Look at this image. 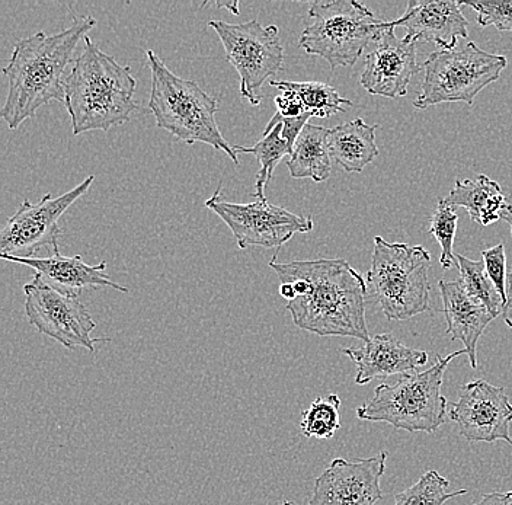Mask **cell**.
<instances>
[{
  "mask_svg": "<svg viewBox=\"0 0 512 505\" xmlns=\"http://www.w3.org/2000/svg\"><path fill=\"white\" fill-rule=\"evenodd\" d=\"M438 289L443 299L444 315H446L448 326L446 335H450L453 341H462L464 350L469 356L470 367L476 369L479 340L486 326L495 318L485 306L480 305L467 294L462 280H440Z\"/></svg>",
  "mask_w": 512,
  "mask_h": 505,
  "instance_id": "d6986e66",
  "label": "cell"
},
{
  "mask_svg": "<svg viewBox=\"0 0 512 505\" xmlns=\"http://www.w3.org/2000/svg\"><path fill=\"white\" fill-rule=\"evenodd\" d=\"M482 261L485 264L486 273L498 290L502 302L507 303V257H505V245L499 244L494 248L482 251Z\"/></svg>",
  "mask_w": 512,
  "mask_h": 505,
  "instance_id": "f546056e",
  "label": "cell"
},
{
  "mask_svg": "<svg viewBox=\"0 0 512 505\" xmlns=\"http://www.w3.org/2000/svg\"><path fill=\"white\" fill-rule=\"evenodd\" d=\"M463 354H467L464 348L447 357L438 356L434 366L424 372L406 373L395 385L382 383L374 389L373 399L357 408V417L411 433H434L448 421L447 399L441 393L444 373L448 364Z\"/></svg>",
  "mask_w": 512,
  "mask_h": 505,
  "instance_id": "5b68a950",
  "label": "cell"
},
{
  "mask_svg": "<svg viewBox=\"0 0 512 505\" xmlns=\"http://www.w3.org/2000/svg\"><path fill=\"white\" fill-rule=\"evenodd\" d=\"M220 193L222 185L208 198L206 207L226 223L240 249L248 246L280 248L296 233H307L313 229L312 217L299 216L268 201L229 203L222 200Z\"/></svg>",
  "mask_w": 512,
  "mask_h": 505,
  "instance_id": "7c38bea8",
  "label": "cell"
},
{
  "mask_svg": "<svg viewBox=\"0 0 512 505\" xmlns=\"http://www.w3.org/2000/svg\"><path fill=\"white\" fill-rule=\"evenodd\" d=\"M24 294L25 315L41 334L69 350L82 347L94 353L95 344L104 343V338L91 337L96 322L78 297L53 289L38 274L25 284Z\"/></svg>",
  "mask_w": 512,
  "mask_h": 505,
  "instance_id": "8fae6325",
  "label": "cell"
},
{
  "mask_svg": "<svg viewBox=\"0 0 512 505\" xmlns=\"http://www.w3.org/2000/svg\"><path fill=\"white\" fill-rule=\"evenodd\" d=\"M460 2L454 0H409L402 17L390 22L406 28L408 43H432L441 51L456 50L460 38H467V19Z\"/></svg>",
  "mask_w": 512,
  "mask_h": 505,
  "instance_id": "2e32d148",
  "label": "cell"
},
{
  "mask_svg": "<svg viewBox=\"0 0 512 505\" xmlns=\"http://www.w3.org/2000/svg\"><path fill=\"white\" fill-rule=\"evenodd\" d=\"M2 260L27 265L35 270V273L43 278L48 286L59 290L60 293L67 294V296L79 297L83 290L105 289V287H111L121 293H128L127 287L115 283L105 273L107 270L105 261L98 265H89L82 260L80 255L64 257L60 252L46 258L2 257Z\"/></svg>",
  "mask_w": 512,
  "mask_h": 505,
  "instance_id": "ac0fdd59",
  "label": "cell"
},
{
  "mask_svg": "<svg viewBox=\"0 0 512 505\" xmlns=\"http://www.w3.org/2000/svg\"><path fill=\"white\" fill-rule=\"evenodd\" d=\"M146 54L152 70L149 108L155 115L156 126L188 145L206 143L239 165L238 152L227 143L217 126L216 114L220 110L217 99L197 82L176 76L155 51L147 50Z\"/></svg>",
  "mask_w": 512,
  "mask_h": 505,
  "instance_id": "277c9868",
  "label": "cell"
},
{
  "mask_svg": "<svg viewBox=\"0 0 512 505\" xmlns=\"http://www.w3.org/2000/svg\"><path fill=\"white\" fill-rule=\"evenodd\" d=\"M281 283L297 297L287 303L294 325L319 337L370 340L366 321L367 281L347 260L270 261Z\"/></svg>",
  "mask_w": 512,
  "mask_h": 505,
  "instance_id": "6da1fadb",
  "label": "cell"
},
{
  "mask_svg": "<svg viewBox=\"0 0 512 505\" xmlns=\"http://www.w3.org/2000/svg\"><path fill=\"white\" fill-rule=\"evenodd\" d=\"M94 181V175H89L62 196L53 198L51 194H46L35 204L24 200L0 232L2 257L34 258L37 252L46 248L50 249L51 254L60 252L57 244L62 233L59 220L79 198L88 193Z\"/></svg>",
  "mask_w": 512,
  "mask_h": 505,
  "instance_id": "30bf717a",
  "label": "cell"
},
{
  "mask_svg": "<svg viewBox=\"0 0 512 505\" xmlns=\"http://www.w3.org/2000/svg\"><path fill=\"white\" fill-rule=\"evenodd\" d=\"M377 126H370L361 118L341 124L329 130L328 149L344 171L360 174L379 156L376 145Z\"/></svg>",
  "mask_w": 512,
  "mask_h": 505,
  "instance_id": "ffe728a7",
  "label": "cell"
},
{
  "mask_svg": "<svg viewBox=\"0 0 512 505\" xmlns=\"http://www.w3.org/2000/svg\"><path fill=\"white\" fill-rule=\"evenodd\" d=\"M296 142L283 133V121L275 114L264 130V137L251 147L233 146L238 153H251L261 165L256 174L254 197L258 201H267L265 188L270 184L275 168L284 156L293 153Z\"/></svg>",
  "mask_w": 512,
  "mask_h": 505,
  "instance_id": "603a6c76",
  "label": "cell"
},
{
  "mask_svg": "<svg viewBox=\"0 0 512 505\" xmlns=\"http://www.w3.org/2000/svg\"><path fill=\"white\" fill-rule=\"evenodd\" d=\"M459 264L460 280L464 290L480 305L485 306L494 318H498L504 312V302L499 296L498 290L486 273L483 261H473L464 255H456Z\"/></svg>",
  "mask_w": 512,
  "mask_h": 505,
  "instance_id": "d4e9b609",
  "label": "cell"
},
{
  "mask_svg": "<svg viewBox=\"0 0 512 505\" xmlns=\"http://www.w3.org/2000/svg\"><path fill=\"white\" fill-rule=\"evenodd\" d=\"M457 222H459V216H457L456 209L447 203L446 198H440L437 209L432 214L431 226L428 232L437 239L441 246L440 264L443 270H450L457 262L453 251Z\"/></svg>",
  "mask_w": 512,
  "mask_h": 505,
  "instance_id": "83f0119b",
  "label": "cell"
},
{
  "mask_svg": "<svg viewBox=\"0 0 512 505\" xmlns=\"http://www.w3.org/2000/svg\"><path fill=\"white\" fill-rule=\"evenodd\" d=\"M280 294L287 300V302H291V300H294L297 297L296 292H294L293 284L290 283L280 284Z\"/></svg>",
  "mask_w": 512,
  "mask_h": 505,
  "instance_id": "e575fe53",
  "label": "cell"
},
{
  "mask_svg": "<svg viewBox=\"0 0 512 505\" xmlns=\"http://www.w3.org/2000/svg\"><path fill=\"white\" fill-rule=\"evenodd\" d=\"M341 351L357 367V385H367L377 377L419 372V367L425 366L428 361L427 351L406 347L392 334L374 335L363 347L344 348Z\"/></svg>",
  "mask_w": 512,
  "mask_h": 505,
  "instance_id": "e0dca14e",
  "label": "cell"
},
{
  "mask_svg": "<svg viewBox=\"0 0 512 505\" xmlns=\"http://www.w3.org/2000/svg\"><path fill=\"white\" fill-rule=\"evenodd\" d=\"M416 46L398 38L395 27L387 22L386 30L364 60L361 86L371 95L396 99L408 94L411 79L421 70L416 62Z\"/></svg>",
  "mask_w": 512,
  "mask_h": 505,
  "instance_id": "9a60e30c",
  "label": "cell"
},
{
  "mask_svg": "<svg viewBox=\"0 0 512 505\" xmlns=\"http://www.w3.org/2000/svg\"><path fill=\"white\" fill-rule=\"evenodd\" d=\"M476 12V21L482 28L495 27L499 31L512 33V0L507 2H460Z\"/></svg>",
  "mask_w": 512,
  "mask_h": 505,
  "instance_id": "f1b7e54d",
  "label": "cell"
},
{
  "mask_svg": "<svg viewBox=\"0 0 512 505\" xmlns=\"http://www.w3.org/2000/svg\"><path fill=\"white\" fill-rule=\"evenodd\" d=\"M328 134L329 129L326 127L310 123L304 127L287 161L291 178L294 180L310 178L315 182L328 180L332 169Z\"/></svg>",
  "mask_w": 512,
  "mask_h": 505,
  "instance_id": "7402d4cb",
  "label": "cell"
},
{
  "mask_svg": "<svg viewBox=\"0 0 512 505\" xmlns=\"http://www.w3.org/2000/svg\"><path fill=\"white\" fill-rule=\"evenodd\" d=\"M208 27L219 35L227 62L239 73L240 95L258 107L264 83L283 70L284 47L280 31L275 25L264 27L258 19L243 24L213 19Z\"/></svg>",
  "mask_w": 512,
  "mask_h": 505,
  "instance_id": "9c48e42d",
  "label": "cell"
},
{
  "mask_svg": "<svg viewBox=\"0 0 512 505\" xmlns=\"http://www.w3.org/2000/svg\"><path fill=\"white\" fill-rule=\"evenodd\" d=\"M501 219L510 225L512 235V194L507 197V200H505V206L501 212Z\"/></svg>",
  "mask_w": 512,
  "mask_h": 505,
  "instance_id": "836d02e7",
  "label": "cell"
},
{
  "mask_svg": "<svg viewBox=\"0 0 512 505\" xmlns=\"http://www.w3.org/2000/svg\"><path fill=\"white\" fill-rule=\"evenodd\" d=\"M280 92L281 94L274 99L275 105H277V114L283 118H300L306 115L302 102L294 92L288 91V89H281Z\"/></svg>",
  "mask_w": 512,
  "mask_h": 505,
  "instance_id": "4dcf8cb0",
  "label": "cell"
},
{
  "mask_svg": "<svg viewBox=\"0 0 512 505\" xmlns=\"http://www.w3.org/2000/svg\"><path fill=\"white\" fill-rule=\"evenodd\" d=\"M309 17L313 22L300 35V47L310 56L325 59L332 70L354 66L387 27V22L357 0H319L310 6Z\"/></svg>",
  "mask_w": 512,
  "mask_h": 505,
  "instance_id": "52a82bcc",
  "label": "cell"
},
{
  "mask_svg": "<svg viewBox=\"0 0 512 505\" xmlns=\"http://www.w3.org/2000/svg\"><path fill=\"white\" fill-rule=\"evenodd\" d=\"M507 57L486 53L469 41L463 50L435 51L424 65L421 94L415 99L418 110L448 102L473 105L480 91L501 78Z\"/></svg>",
  "mask_w": 512,
  "mask_h": 505,
  "instance_id": "ba28073f",
  "label": "cell"
},
{
  "mask_svg": "<svg viewBox=\"0 0 512 505\" xmlns=\"http://www.w3.org/2000/svg\"><path fill=\"white\" fill-rule=\"evenodd\" d=\"M448 417L470 443L502 440L512 446V404L504 388L482 379L466 383L459 401L451 404Z\"/></svg>",
  "mask_w": 512,
  "mask_h": 505,
  "instance_id": "4fadbf2b",
  "label": "cell"
},
{
  "mask_svg": "<svg viewBox=\"0 0 512 505\" xmlns=\"http://www.w3.org/2000/svg\"><path fill=\"white\" fill-rule=\"evenodd\" d=\"M270 85L280 91L288 89L294 92L302 102L304 113L312 115V118H328L345 113L352 105L350 99L342 98L334 86L328 83L271 81Z\"/></svg>",
  "mask_w": 512,
  "mask_h": 505,
  "instance_id": "cb8c5ba5",
  "label": "cell"
},
{
  "mask_svg": "<svg viewBox=\"0 0 512 505\" xmlns=\"http://www.w3.org/2000/svg\"><path fill=\"white\" fill-rule=\"evenodd\" d=\"M278 505H293V503H291V501H284V503Z\"/></svg>",
  "mask_w": 512,
  "mask_h": 505,
  "instance_id": "d590c367",
  "label": "cell"
},
{
  "mask_svg": "<svg viewBox=\"0 0 512 505\" xmlns=\"http://www.w3.org/2000/svg\"><path fill=\"white\" fill-rule=\"evenodd\" d=\"M502 315H504L505 324L512 328V270L510 273V277H508L507 303H505L504 312H502Z\"/></svg>",
  "mask_w": 512,
  "mask_h": 505,
  "instance_id": "d6a6232c",
  "label": "cell"
},
{
  "mask_svg": "<svg viewBox=\"0 0 512 505\" xmlns=\"http://www.w3.org/2000/svg\"><path fill=\"white\" fill-rule=\"evenodd\" d=\"M386 459L387 452L357 462L335 459L316 479L307 505H376Z\"/></svg>",
  "mask_w": 512,
  "mask_h": 505,
  "instance_id": "5bb4252c",
  "label": "cell"
},
{
  "mask_svg": "<svg viewBox=\"0 0 512 505\" xmlns=\"http://www.w3.org/2000/svg\"><path fill=\"white\" fill-rule=\"evenodd\" d=\"M446 200L454 209L464 207L472 222L489 226L501 219L507 197L498 182L479 174L475 180H457Z\"/></svg>",
  "mask_w": 512,
  "mask_h": 505,
  "instance_id": "44dd1931",
  "label": "cell"
},
{
  "mask_svg": "<svg viewBox=\"0 0 512 505\" xmlns=\"http://www.w3.org/2000/svg\"><path fill=\"white\" fill-rule=\"evenodd\" d=\"M95 25L96 19L88 15L60 33L41 31L16 44L9 65L3 69L9 78V91L2 117L9 129H18L48 102H64V70L72 62L79 41Z\"/></svg>",
  "mask_w": 512,
  "mask_h": 505,
  "instance_id": "7a4b0ae2",
  "label": "cell"
},
{
  "mask_svg": "<svg viewBox=\"0 0 512 505\" xmlns=\"http://www.w3.org/2000/svg\"><path fill=\"white\" fill-rule=\"evenodd\" d=\"M431 255L424 246L390 244L374 239L367 297L380 306L389 321H406L430 308L428 280Z\"/></svg>",
  "mask_w": 512,
  "mask_h": 505,
  "instance_id": "8992f818",
  "label": "cell"
},
{
  "mask_svg": "<svg viewBox=\"0 0 512 505\" xmlns=\"http://www.w3.org/2000/svg\"><path fill=\"white\" fill-rule=\"evenodd\" d=\"M339 408L341 399L335 393L315 399L302 414L300 428L303 436L307 439H332L341 427Z\"/></svg>",
  "mask_w": 512,
  "mask_h": 505,
  "instance_id": "484cf974",
  "label": "cell"
},
{
  "mask_svg": "<svg viewBox=\"0 0 512 505\" xmlns=\"http://www.w3.org/2000/svg\"><path fill=\"white\" fill-rule=\"evenodd\" d=\"M473 505H512V491L491 492L483 495L482 500Z\"/></svg>",
  "mask_w": 512,
  "mask_h": 505,
  "instance_id": "1f68e13d",
  "label": "cell"
},
{
  "mask_svg": "<svg viewBox=\"0 0 512 505\" xmlns=\"http://www.w3.org/2000/svg\"><path fill=\"white\" fill-rule=\"evenodd\" d=\"M448 487L450 482L443 475L437 471L427 472L414 487L396 495L395 505H444L451 498L467 494V489L448 494Z\"/></svg>",
  "mask_w": 512,
  "mask_h": 505,
  "instance_id": "4316f807",
  "label": "cell"
},
{
  "mask_svg": "<svg viewBox=\"0 0 512 505\" xmlns=\"http://www.w3.org/2000/svg\"><path fill=\"white\" fill-rule=\"evenodd\" d=\"M137 82L130 67L99 49L91 38L66 78L67 113L75 136L88 131H107L123 126L137 110Z\"/></svg>",
  "mask_w": 512,
  "mask_h": 505,
  "instance_id": "3957f363",
  "label": "cell"
}]
</instances>
